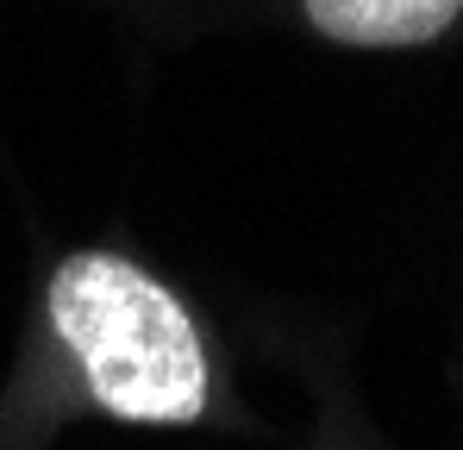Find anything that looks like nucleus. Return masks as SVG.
Returning <instances> with one entry per match:
<instances>
[{
    "mask_svg": "<svg viewBox=\"0 0 463 450\" xmlns=\"http://www.w3.org/2000/svg\"><path fill=\"white\" fill-rule=\"evenodd\" d=\"M51 325L113 419L188 426L207 407V351L163 282L113 250H81L51 276Z\"/></svg>",
    "mask_w": 463,
    "mask_h": 450,
    "instance_id": "f257e3e1",
    "label": "nucleus"
},
{
    "mask_svg": "<svg viewBox=\"0 0 463 450\" xmlns=\"http://www.w3.org/2000/svg\"><path fill=\"white\" fill-rule=\"evenodd\" d=\"M301 6H307V19L326 38L370 44V51L426 44L445 25H458V13H463V0H301Z\"/></svg>",
    "mask_w": 463,
    "mask_h": 450,
    "instance_id": "f03ea898",
    "label": "nucleus"
}]
</instances>
